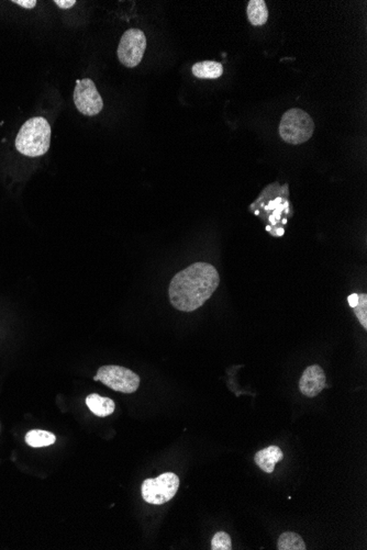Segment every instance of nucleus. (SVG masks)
Returning <instances> with one entry per match:
<instances>
[{
    "instance_id": "obj_18",
    "label": "nucleus",
    "mask_w": 367,
    "mask_h": 550,
    "mask_svg": "<svg viewBox=\"0 0 367 550\" xmlns=\"http://www.w3.org/2000/svg\"><path fill=\"white\" fill-rule=\"evenodd\" d=\"M54 4L62 8V9H70L75 6V0H54Z\"/></svg>"
},
{
    "instance_id": "obj_13",
    "label": "nucleus",
    "mask_w": 367,
    "mask_h": 550,
    "mask_svg": "<svg viewBox=\"0 0 367 550\" xmlns=\"http://www.w3.org/2000/svg\"><path fill=\"white\" fill-rule=\"evenodd\" d=\"M56 440V435L48 431L33 430L25 435V443L33 448L46 447L53 445Z\"/></svg>"
},
{
    "instance_id": "obj_8",
    "label": "nucleus",
    "mask_w": 367,
    "mask_h": 550,
    "mask_svg": "<svg viewBox=\"0 0 367 550\" xmlns=\"http://www.w3.org/2000/svg\"><path fill=\"white\" fill-rule=\"evenodd\" d=\"M327 386V377L321 367L312 365L308 367L300 380V390L308 398L317 397Z\"/></svg>"
},
{
    "instance_id": "obj_11",
    "label": "nucleus",
    "mask_w": 367,
    "mask_h": 550,
    "mask_svg": "<svg viewBox=\"0 0 367 550\" xmlns=\"http://www.w3.org/2000/svg\"><path fill=\"white\" fill-rule=\"evenodd\" d=\"M224 73L221 64L214 60H204L193 66V74L202 79H217Z\"/></svg>"
},
{
    "instance_id": "obj_2",
    "label": "nucleus",
    "mask_w": 367,
    "mask_h": 550,
    "mask_svg": "<svg viewBox=\"0 0 367 550\" xmlns=\"http://www.w3.org/2000/svg\"><path fill=\"white\" fill-rule=\"evenodd\" d=\"M51 144V126L42 117L31 118L23 124L15 138L19 153L29 157H38L49 151Z\"/></svg>"
},
{
    "instance_id": "obj_16",
    "label": "nucleus",
    "mask_w": 367,
    "mask_h": 550,
    "mask_svg": "<svg viewBox=\"0 0 367 550\" xmlns=\"http://www.w3.org/2000/svg\"><path fill=\"white\" fill-rule=\"evenodd\" d=\"M231 537L226 532H218L214 534L212 540V550H231Z\"/></svg>"
},
{
    "instance_id": "obj_14",
    "label": "nucleus",
    "mask_w": 367,
    "mask_h": 550,
    "mask_svg": "<svg viewBox=\"0 0 367 550\" xmlns=\"http://www.w3.org/2000/svg\"><path fill=\"white\" fill-rule=\"evenodd\" d=\"M278 550H306L307 546L304 544L302 536L294 532H285L279 536L277 543Z\"/></svg>"
},
{
    "instance_id": "obj_1",
    "label": "nucleus",
    "mask_w": 367,
    "mask_h": 550,
    "mask_svg": "<svg viewBox=\"0 0 367 550\" xmlns=\"http://www.w3.org/2000/svg\"><path fill=\"white\" fill-rule=\"evenodd\" d=\"M220 284L219 273L208 263H195L177 273L169 284L172 306L183 312H193L212 298Z\"/></svg>"
},
{
    "instance_id": "obj_10",
    "label": "nucleus",
    "mask_w": 367,
    "mask_h": 550,
    "mask_svg": "<svg viewBox=\"0 0 367 550\" xmlns=\"http://www.w3.org/2000/svg\"><path fill=\"white\" fill-rule=\"evenodd\" d=\"M86 405L94 414L99 417H106L112 414L116 410V405L109 398L101 397L97 393H91L86 398Z\"/></svg>"
},
{
    "instance_id": "obj_5",
    "label": "nucleus",
    "mask_w": 367,
    "mask_h": 550,
    "mask_svg": "<svg viewBox=\"0 0 367 550\" xmlns=\"http://www.w3.org/2000/svg\"><path fill=\"white\" fill-rule=\"evenodd\" d=\"M179 487V478L175 473H163L154 479L144 480L141 487L142 497L150 504L162 505L176 495Z\"/></svg>"
},
{
    "instance_id": "obj_15",
    "label": "nucleus",
    "mask_w": 367,
    "mask_h": 550,
    "mask_svg": "<svg viewBox=\"0 0 367 550\" xmlns=\"http://www.w3.org/2000/svg\"><path fill=\"white\" fill-rule=\"evenodd\" d=\"M354 311L355 315H356L357 320L360 321L362 327L365 329H367V296L365 294H359L357 296V302L354 307L352 308Z\"/></svg>"
},
{
    "instance_id": "obj_17",
    "label": "nucleus",
    "mask_w": 367,
    "mask_h": 550,
    "mask_svg": "<svg viewBox=\"0 0 367 550\" xmlns=\"http://www.w3.org/2000/svg\"><path fill=\"white\" fill-rule=\"evenodd\" d=\"M13 3L25 9H33L37 6L36 0H13Z\"/></svg>"
},
{
    "instance_id": "obj_4",
    "label": "nucleus",
    "mask_w": 367,
    "mask_h": 550,
    "mask_svg": "<svg viewBox=\"0 0 367 550\" xmlns=\"http://www.w3.org/2000/svg\"><path fill=\"white\" fill-rule=\"evenodd\" d=\"M94 380L103 382V385H106L115 391L128 393V395L134 393L141 382L136 372L128 369L126 367L117 366V365L101 367Z\"/></svg>"
},
{
    "instance_id": "obj_12",
    "label": "nucleus",
    "mask_w": 367,
    "mask_h": 550,
    "mask_svg": "<svg viewBox=\"0 0 367 550\" xmlns=\"http://www.w3.org/2000/svg\"><path fill=\"white\" fill-rule=\"evenodd\" d=\"M247 18L251 25L261 27L267 22L269 11L264 0H251L247 5Z\"/></svg>"
},
{
    "instance_id": "obj_9",
    "label": "nucleus",
    "mask_w": 367,
    "mask_h": 550,
    "mask_svg": "<svg viewBox=\"0 0 367 550\" xmlns=\"http://www.w3.org/2000/svg\"><path fill=\"white\" fill-rule=\"evenodd\" d=\"M284 458L282 450L277 446H269L255 454V461L264 473H272L275 465Z\"/></svg>"
},
{
    "instance_id": "obj_6",
    "label": "nucleus",
    "mask_w": 367,
    "mask_h": 550,
    "mask_svg": "<svg viewBox=\"0 0 367 550\" xmlns=\"http://www.w3.org/2000/svg\"><path fill=\"white\" fill-rule=\"evenodd\" d=\"M146 48V38L143 31L130 29L124 33L118 46V58L126 67L134 68L141 63Z\"/></svg>"
},
{
    "instance_id": "obj_3",
    "label": "nucleus",
    "mask_w": 367,
    "mask_h": 550,
    "mask_svg": "<svg viewBox=\"0 0 367 550\" xmlns=\"http://www.w3.org/2000/svg\"><path fill=\"white\" fill-rule=\"evenodd\" d=\"M314 131L311 117L302 109H290L284 113L279 124V136L286 143L298 145L307 142Z\"/></svg>"
},
{
    "instance_id": "obj_7",
    "label": "nucleus",
    "mask_w": 367,
    "mask_h": 550,
    "mask_svg": "<svg viewBox=\"0 0 367 550\" xmlns=\"http://www.w3.org/2000/svg\"><path fill=\"white\" fill-rule=\"evenodd\" d=\"M74 103L77 110L87 117L97 116L103 108L101 93L96 89L95 83L89 78L76 81Z\"/></svg>"
}]
</instances>
